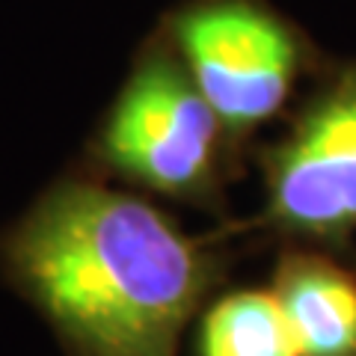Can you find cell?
<instances>
[{"label": "cell", "instance_id": "7a4b0ae2", "mask_svg": "<svg viewBox=\"0 0 356 356\" xmlns=\"http://www.w3.org/2000/svg\"><path fill=\"white\" fill-rule=\"evenodd\" d=\"M178 48L196 89L226 131L270 119L291 92L297 42L250 0H211L178 18Z\"/></svg>", "mask_w": 356, "mask_h": 356}, {"label": "cell", "instance_id": "277c9868", "mask_svg": "<svg viewBox=\"0 0 356 356\" xmlns=\"http://www.w3.org/2000/svg\"><path fill=\"white\" fill-rule=\"evenodd\" d=\"M276 226L312 238L356 229V65L321 92L267 170Z\"/></svg>", "mask_w": 356, "mask_h": 356}, {"label": "cell", "instance_id": "8992f818", "mask_svg": "<svg viewBox=\"0 0 356 356\" xmlns=\"http://www.w3.org/2000/svg\"><path fill=\"white\" fill-rule=\"evenodd\" d=\"M199 356H303V348L270 288L217 300L199 330Z\"/></svg>", "mask_w": 356, "mask_h": 356}, {"label": "cell", "instance_id": "5b68a950", "mask_svg": "<svg viewBox=\"0 0 356 356\" xmlns=\"http://www.w3.org/2000/svg\"><path fill=\"white\" fill-rule=\"evenodd\" d=\"M276 294L303 356H356V282L336 264L294 255L280 267Z\"/></svg>", "mask_w": 356, "mask_h": 356}, {"label": "cell", "instance_id": "6da1fadb", "mask_svg": "<svg viewBox=\"0 0 356 356\" xmlns=\"http://www.w3.org/2000/svg\"><path fill=\"white\" fill-rule=\"evenodd\" d=\"M6 259L81 356H175L208 261L158 208L95 184H63L21 220Z\"/></svg>", "mask_w": 356, "mask_h": 356}, {"label": "cell", "instance_id": "3957f363", "mask_svg": "<svg viewBox=\"0 0 356 356\" xmlns=\"http://www.w3.org/2000/svg\"><path fill=\"white\" fill-rule=\"evenodd\" d=\"M220 119L184 65L152 57L110 113L102 152L116 172L161 193L187 196L211 172Z\"/></svg>", "mask_w": 356, "mask_h": 356}]
</instances>
